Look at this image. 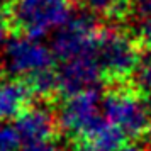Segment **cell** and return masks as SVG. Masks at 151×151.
Returning <instances> with one entry per match:
<instances>
[{
	"mask_svg": "<svg viewBox=\"0 0 151 151\" xmlns=\"http://www.w3.org/2000/svg\"><path fill=\"white\" fill-rule=\"evenodd\" d=\"M53 48L41 37L21 34L10 37L2 51V65L15 80H24L31 90L49 93L58 88Z\"/></svg>",
	"mask_w": 151,
	"mask_h": 151,
	"instance_id": "obj_1",
	"label": "cell"
},
{
	"mask_svg": "<svg viewBox=\"0 0 151 151\" xmlns=\"http://www.w3.org/2000/svg\"><path fill=\"white\" fill-rule=\"evenodd\" d=\"M10 21L22 31V34L42 37L56 32L70 21V2L55 0H12Z\"/></svg>",
	"mask_w": 151,
	"mask_h": 151,
	"instance_id": "obj_2",
	"label": "cell"
},
{
	"mask_svg": "<svg viewBox=\"0 0 151 151\" xmlns=\"http://www.w3.org/2000/svg\"><path fill=\"white\" fill-rule=\"evenodd\" d=\"M95 58L104 76L124 78L134 73L141 56L134 39L126 31L117 27H100Z\"/></svg>",
	"mask_w": 151,
	"mask_h": 151,
	"instance_id": "obj_3",
	"label": "cell"
},
{
	"mask_svg": "<svg viewBox=\"0 0 151 151\" xmlns=\"http://www.w3.org/2000/svg\"><path fill=\"white\" fill-rule=\"evenodd\" d=\"M104 117L121 129L126 137L141 136L150 129L151 104L129 90H112L102 95Z\"/></svg>",
	"mask_w": 151,
	"mask_h": 151,
	"instance_id": "obj_4",
	"label": "cell"
},
{
	"mask_svg": "<svg viewBox=\"0 0 151 151\" xmlns=\"http://www.w3.org/2000/svg\"><path fill=\"white\" fill-rule=\"evenodd\" d=\"M102 121V95L95 88L66 95V100H63L58 112L61 129L76 144L88 136Z\"/></svg>",
	"mask_w": 151,
	"mask_h": 151,
	"instance_id": "obj_5",
	"label": "cell"
},
{
	"mask_svg": "<svg viewBox=\"0 0 151 151\" xmlns=\"http://www.w3.org/2000/svg\"><path fill=\"white\" fill-rule=\"evenodd\" d=\"M100 27L90 15H71L70 21L53 37V53L61 63L66 60L88 56L95 53Z\"/></svg>",
	"mask_w": 151,
	"mask_h": 151,
	"instance_id": "obj_6",
	"label": "cell"
},
{
	"mask_svg": "<svg viewBox=\"0 0 151 151\" xmlns=\"http://www.w3.org/2000/svg\"><path fill=\"white\" fill-rule=\"evenodd\" d=\"M104 78V73L99 63H97L95 53L88 56L73 58L68 61H61L56 70V82L58 88L65 92L66 95H73L83 90L95 88V85Z\"/></svg>",
	"mask_w": 151,
	"mask_h": 151,
	"instance_id": "obj_7",
	"label": "cell"
},
{
	"mask_svg": "<svg viewBox=\"0 0 151 151\" xmlns=\"http://www.w3.org/2000/svg\"><path fill=\"white\" fill-rule=\"evenodd\" d=\"M14 126L19 131L22 141L46 139V137H55L56 119L51 114V110L46 109L44 105H32L15 119Z\"/></svg>",
	"mask_w": 151,
	"mask_h": 151,
	"instance_id": "obj_8",
	"label": "cell"
},
{
	"mask_svg": "<svg viewBox=\"0 0 151 151\" xmlns=\"http://www.w3.org/2000/svg\"><path fill=\"white\" fill-rule=\"evenodd\" d=\"M31 87L21 80H0V122L17 119L27 109Z\"/></svg>",
	"mask_w": 151,
	"mask_h": 151,
	"instance_id": "obj_9",
	"label": "cell"
},
{
	"mask_svg": "<svg viewBox=\"0 0 151 151\" xmlns=\"http://www.w3.org/2000/svg\"><path fill=\"white\" fill-rule=\"evenodd\" d=\"M124 134L105 117L88 136L78 143L80 151H119L124 146Z\"/></svg>",
	"mask_w": 151,
	"mask_h": 151,
	"instance_id": "obj_10",
	"label": "cell"
},
{
	"mask_svg": "<svg viewBox=\"0 0 151 151\" xmlns=\"http://www.w3.org/2000/svg\"><path fill=\"white\" fill-rule=\"evenodd\" d=\"M129 14L136 34L144 42L151 44V0H131Z\"/></svg>",
	"mask_w": 151,
	"mask_h": 151,
	"instance_id": "obj_11",
	"label": "cell"
},
{
	"mask_svg": "<svg viewBox=\"0 0 151 151\" xmlns=\"http://www.w3.org/2000/svg\"><path fill=\"white\" fill-rule=\"evenodd\" d=\"M85 9L93 15L116 19L127 14L131 7V0H80Z\"/></svg>",
	"mask_w": 151,
	"mask_h": 151,
	"instance_id": "obj_12",
	"label": "cell"
},
{
	"mask_svg": "<svg viewBox=\"0 0 151 151\" xmlns=\"http://www.w3.org/2000/svg\"><path fill=\"white\" fill-rule=\"evenodd\" d=\"M134 85L151 104V53L139 58L136 70H134Z\"/></svg>",
	"mask_w": 151,
	"mask_h": 151,
	"instance_id": "obj_13",
	"label": "cell"
},
{
	"mask_svg": "<svg viewBox=\"0 0 151 151\" xmlns=\"http://www.w3.org/2000/svg\"><path fill=\"white\" fill-rule=\"evenodd\" d=\"M22 139L14 124L0 122V151H21Z\"/></svg>",
	"mask_w": 151,
	"mask_h": 151,
	"instance_id": "obj_14",
	"label": "cell"
},
{
	"mask_svg": "<svg viewBox=\"0 0 151 151\" xmlns=\"http://www.w3.org/2000/svg\"><path fill=\"white\" fill-rule=\"evenodd\" d=\"M21 151H63V148L55 137H46V139L22 141Z\"/></svg>",
	"mask_w": 151,
	"mask_h": 151,
	"instance_id": "obj_15",
	"label": "cell"
},
{
	"mask_svg": "<svg viewBox=\"0 0 151 151\" xmlns=\"http://www.w3.org/2000/svg\"><path fill=\"white\" fill-rule=\"evenodd\" d=\"M9 27H10V17L0 7V48H4L9 41Z\"/></svg>",
	"mask_w": 151,
	"mask_h": 151,
	"instance_id": "obj_16",
	"label": "cell"
},
{
	"mask_svg": "<svg viewBox=\"0 0 151 151\" xmlns=\"http://www.w3.org/2000/svg\"><path fill=\"white\" fill-rule=\"evenodd\" d=\"M119 151H148V150H146L144 146H141V144H137V143H131V144H124Z\"/></svg>",
	"mask_w": 151,
	"mask_h": 151,
	"instance_id": "obj_17",
	"label": "cell"
},
{
	"mask_svg": "<svg viewBox=\"0 0 151 151\" xmlns=\"http://www.w3.org/2000/svg\"><path fill=\"white\" fill-rule=\"evenodd\" d=\"M9 0H0V7H2V5H4V4H7Z\"/></svg>",
	"mask_w": 151,
	"mask_h": 151,
	"instance_id": "obj_18",
	"label": "cell"
},
{
	"mask_svg": "<svg viewBox=\"0 0 151 151\" xmlns=\"http://www.w3.org/2000/svg\"><path fill=\"white\" fill-rule=\"evenodd\" d=\"M56 2H70V0H56Z\"/></svg>",
	"mask_w": 151,
	"mask_h": 151,
	"instance_id": "obj_19",
	"label": "cell"
}]
</instances>
